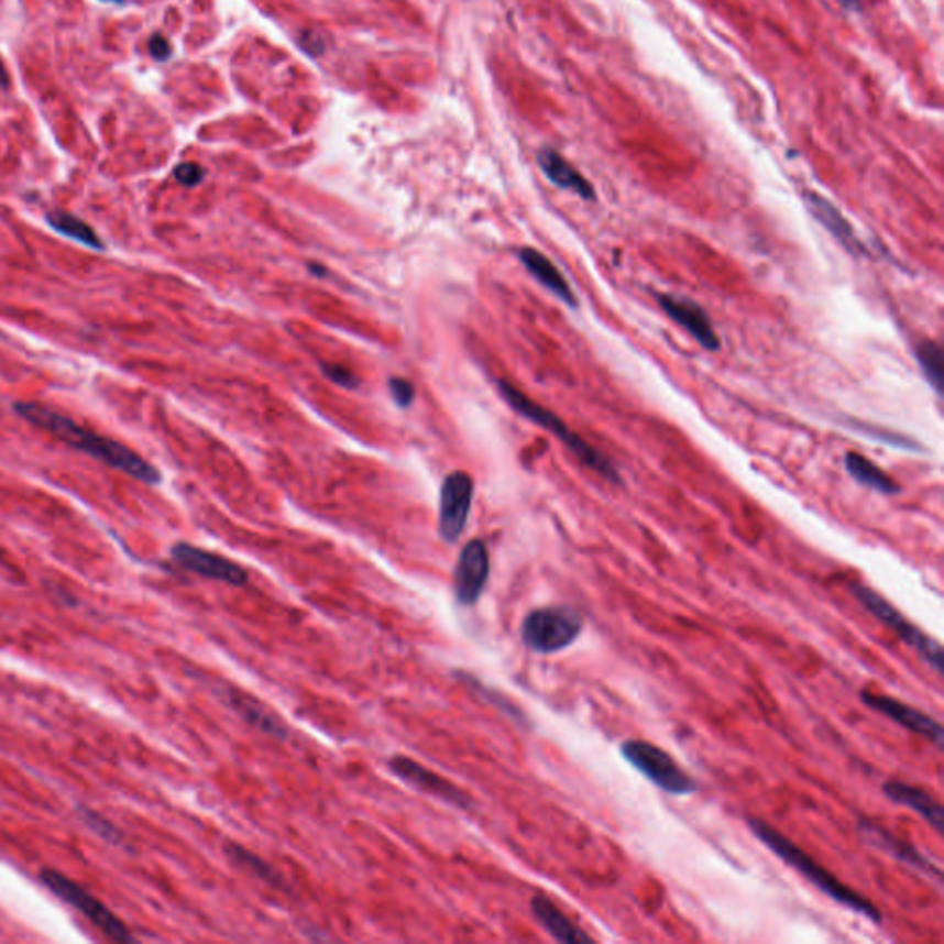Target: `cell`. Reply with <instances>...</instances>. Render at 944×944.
Instances as JSON below:
<instances>
[{
	"label": "cell",
	"mask_w": 944,
	"mask_h": 944,
	"mask_svg": "<svg viewBox=\"0 0 944 944\" xmlns=\"http://www.w3.org/2000/svg\"><path fill=\"white\" fill-rule=\"evenodd\" d=\"M747 825H749V831L771 853L777 854L786 865H790L791 869H795L799 875L804 876L808 882L812 883L815 889H820L821 893H825L826 897H831L837 904L854 911V913L864 915L865 919H869V921L876 922V924L882 922V913H880V910L870 900L847 888L842 880H837L836 876L828 872L823 865L817 864L810 854L797 847L790 837H786L773 825H769L766 821L757 820V817H749Z\"/></svg>",
	"instance_id": "7a4b0ae2"
},
{
	"label": "cell",
	"mask_w": 944,
	"mask_h": 944,
	"mask_svg": "<svg viewBox=\"0 0 944 944\" xmlns=\"http://www.w3.org/2000/svg\"><path fill=\"white\" fill-rule=\"evenodd\" d=\"M518 259L529 274L534 275L535 279L539 281L547 290L552 292L553 296L559 297L564 305H569V307L578 305L574 292L570 288L567 279L561 275L556 264L547 255H542L541 251L534 250V248H523L518 251Z\"/></svg>",
	"instance_id": "2e32d148"
},
{
	"label": "cell",
	"mask_w": 944,
	"mask_h": 944,
	"mask_svg": "<svg viewBox=\"0 0 944 944\" xmlns=\"http://www.w3.org/2000/svg\"><path fill=\"white\" fill-rule=\"evenodd\" d=\"M845 469L858 484L878 491L882 495H897L900 491V485L889 476L888 472H883L880 466L858 452H848L845 455Z\"/></svg>",
	"instance_id": "ffe728a7"
},
{
	"label": "cell",
	"mask_w": 944,
	"mask_h": 944,
	"mask_svg": "<svg viewBox=\"0 0 944 944\" xmlns=\"http://www.w3.org/2000/svg\"><path fill=\"white\" fill-rule=\"evenodd\" d=\"M389 769L397 775L398 779H403L406 784L414 786L417 790L430 793L438 797L441 801L454 804V806L466 810L472 806L471 797L466 795L465 791L460 790L458 786L452 784L450 780L439 777L430 769L425 768L421 764L414 762L411 758L393 757L389 760Z\"/></svg>",
	"instance_id": "7c38bea8"
},
{
	"label": "cell",
	"mask_w": 944,
	"mask_h": 944,
	"mask_svg": "<svg viewBox=\"0 0 944 944\" xmlns=\"http://www.w3.org/2000/svg\"><path fill=\"white\" fill-rule=\"evenodd\" d=\"M490 550L484 541L474 539L461 550L454 570V592L461 605H474L490 580Z\"/></svg>",
	"instance_id": "9c48e42d"
},
{
	"label": "cell",
	"mask_w": 944,
	"mask_h": 944,
	"mask_svg": "<svg viewBox=\"0 0 944 944\" xmlns=\"http://www.w3.org/2000/svg\"><path fill=\"white\" fill-rule=\"evenodd\" d=\"M321 370H323L325 376L329 381L334 382V384H338V386L348 387V389H356L360 386L359 376L354 375L353 371L348 370V367H343V365L323 364L321 365Z\"/></svg>",
	"instance_id": "484cf974"
},
{
	"label": "cell",
	"mask_w": 944,
	"mask_h": 944,
	"mask_svg": "<svg viewBox=\"0 0 944 944\" xmlns=\"http://www.w3.org/2000/svg\"><path fill=\"white\" fill-rule=\"evenodd\" d=\"M883 795L888 797L889 801L900 806L910 808L913 812L921 815L922 820L930 823L933 831L938 834L943 832L944 810L930 793L916 788V786L905 784V782H886L882 786Z\"/></svg>",
	"instance_id": "9a60e30c"
},
{
	"label": "cell",
	"mask_w": 944,
	"mask_h": 944,
	"mask_svg": "<svg viewBox=\"0 0 944 944\" xmlns=\"http://www.w3.org/2000/svg\"><path fill=\"white\" fill-rule=\"evenodd\" d=\"M621 753L632 768L659 790L676 797L692 795L698 791L695 780L665 749L644 739H627L622 744Z\"/></svg>",
	"instance_id": "8992f818"
},
{
	"label": "cell",
	"mask_w": 944,
	"mask_h": 944,
	"mask_svg": "<svg viewBox=\"0 0 944 944\" xmlns=\"http://www.w3.org/2000/svg\"><path fill=\"white\" fill-rule=\"evenodd\" d=\"M229 858L233 859L234 864L240 865L242 869L250 870L253 875L259 876L261 880H267V882H277V875H275V870L266 864V861H262L256 854L250 853V850H245L244 847H240V845H234L231 843L228 847Z\"/></svg>",
	"instance_id": "cb8c5ba5"
},
{
	"label": "cell",
	"mask_w": 944,
	"mask_h": 944,
	"mask_svg": "<svg viewBox=\"0 0 944 944\" xmlns=\"http://www.w3.org/2000/svg\"><path fill=\"white\" fill-rule=\"evenodd\" d=\"M103 2H125V0H103Z\"/></svg>",
	"instance_id": "1f68e13d"
},
{
	"label": "cell",
	"mask_w": 944,
	"mask_h": 944,
	"mask_svg": "<svg viewBox=\"0 0 944 944\" xmlns=\"http://www.w3.org/2000/svg\"><path fill=\"white\" fill-rule=\"evenodd\" d=\"M531 911H534L535 919L539 921V924L559 943H594V938L589 933L583 932L581 927L575 926L574 922L570 921L569 916L564 915L563 911L553 904L552 900L535 897L531 900Z\"/></svg>",
	"instance_id": "ac0fdd59"
},
{
	"label": "cell",
	"mask_w": 944,
	"mask_h": 944,
	"mask_svg": "<svg viewBox=\"0 0 944 944\" xmlns=\"http://www.w3.org/2000/svg\"><path fill=\"white\" fill-rule=\"evenodd\" d=\"M308 267H310V272H312L314 275H319V277H323V275L327 274V272H325L323 267L316 266V264H310V266H308Z\"/></svg>",
	"instance_id": "4dcf8cb0"
},
{
	"label": "cell",
	"mask_w": 944,
	"mask_h": 944,
	"mask_svg": "<svg viewBox=\"0 0 944 944\" xmlns=\"http://www.w3.org/2000/svg\"><path fill=\"white\" fill-rule=\"evenodd\" d=\"M46 222L54 231L67 237V239L76 240L80 244L89 245L92 250H103L102 240L98 239V234L92 231L91 226H87L84 220L69 215V212H51L46 217Z\"/></svg>",
	"instance_id": "7402d4cb"
},
{
	"label": "cell",
	"mask_w": 944,
	"mask_h": 944,
	"mask_svg": "<svg viewBox=\"0 0 944 944\" xmlns=\"http://www.w3.org/2000/svg\"><path fill=\"white\" fill-rule=\"evenodd\" d=\"M850 594H853L861 607L867 613L875 616L876 621L882 622L883 626H888L897 637L902 638L911 649H915L916 654L921 655L922 660L930 668L935 670L937 676H943V648L935 638L930 637L922 632L921 627L911 624L902 613H900L893 603L888 602L882 594L872 591L870 586L861 585V583H853L850 585Z\"/></svg>",
	"instance_id": "5b68a950"
},
{
	"label": "cell",
	"mask_w": 944,
	"mask_h": 944,
	"mask_svg": "<svg viewBox=\"0 0 944 944\" xmlns=\"http://www.w3.org/2000/svg\"><path fill=\"white\" fill-rule=\"evenodd\" d=\"M496 386H498V392H501L502 397L506 398L507 404L512 406L513 410L518 411L520 416L526 417V419L535 422V425H539V427L545 428L548 432H552L559 441H563L569 447L570 452L581 463H585L589 469L597 472L600 476L610 480L613 484H621V474L613 466V463L605 455L600 454L594 447L586 443L585 439H581L578 433L572 432L553 411L547 410L541 404L531 400L528 395H524L520 389L512 386L509 382L498 381L496 382Z\"/></svg>",
	"instance_id": "3957f363"
},
{
	"label": "cell",
	"mask_w": 944,
	"mask_h": 944,
	"mask_svg": "<svg viewBox=\"0 0 944 944\" xmlns=\"http://www.w3.org/2000/svg\"><path fill=\"white\" fill-rule=\"evenodd\" d=\"M839 2L848 10H859V0H839Z\"/></svg>",
	"instance_id": "f546056e"
},
{
	"label": "cell",
	"mask_w": 944,
	"mask_h": 944,
	"mask_svg": "<svg viewBox=\"0 0 944 944\" xmlns=\"http://www.w3.org/2000/svg\"><path fill=\"white\" fill-rule=\"evenodd\" d=\"M474 482L463 471L450 472L443 480L439 498V535L444 542H455L465 529L471 513Z\"/></svg>",
	"instance_id": "ba28073f"
},
{
	"label": "cell",
	"mask_w": 944,
	"mask_h": 944,
	"mask_svg": "<svg viewBox=\"0 0 944 944\" xmlns=\"http://www.w3.org/2000/svg\"><path fill=\"white\" fill-rule=\"evenodd\" d=\"M916 360L921 365L922 373L933 387V392L941 393L943 389V351L935 342H922L916 348Z\"/></svg>",
	"instance_id": "603a6c76"
},
{
	"label": "cell",
	"mask_w": 944,
	"mask_h": 944,
	"mask_svg": "<svg viewBox=\"0 0 944 944\" xmlns=\"http://www.w3.org/2000/svg\"><path fill=\"white\" fill-rule=\"evenodd\" d=\"M583 616L569 605H552L534 610L524 618L520 637L535 654L552 655L563 651L580 638Z\"/></svg>",
	"instance_id": "277c9868"
},
{
	"label": "cell",
	"mask_w": 944,
	"mask_h": 944,
	"mask_svg": "<svg viewBox=\"0 0 944 944\" xmlns=\"http://www.w3.org/2000/svg\"><path fill=\"white\" fill-rule=\"evenodd\" d=\"M204 176H206L204 168L199 165H194V163H182L174 171V177L182 185H185V187H196V185L204 182Z\"/></svg>",
	"instance_id": "4316f807"
},
{
	"label": "cell",
	"mask_w": 944,
	"mask_h": 944,
	"mask_svg": "<svg viewBox=\"0 0 944 944\" xmlns=\"http://www.w3.org/2000/svg\"><path fill=\"white\" fill-rule=\"evenodd\" d=\"M13 408L19 416L23 417L24 421L56 436L57 439H62L63 443L69 444L73 449L81 450L95 460L102 461L113 469H119L120 472L133 476L143 484H160L161 472L152 463L119 441L92 432L89 428L73 421L70 417L63 416L59 411L52 410L43 404L15 403Z\"/></svg>",
	"instance_id": "6da1fadb"
},
{
	"label": "cell",
	"mask_w": 944,
	"mask_h": 944,
	"mask_svg": "<svg viewBox=\"0 0 944 944\" xmlns=\"http://www.w3.org/2000/svg\"><path fill=\"white\" fill-rule=\"evenodd\" d=\"M657 299H659L660 308L676 323L681 325L694 338L695 342L700 343L701 348L706 349V351L720 349L716 329H714L711 318L706 316L705 310L698 303L684 299V297L670 296V294H659Z\"/></svg>",
	"instance_id": "4fadbf2b"
},
{
	"label": "cell",
	"mask_w": 944,
	"mask_h": 944,
	"mask_svg": "<svg viewBox=\"0 0 944 944\" xmlns=\"http://www.w3.org/2000/svg\"><path fill=\"white\" fill-rule=\"evenodd\" d=\"M858 828L861 836L880 848L883 853L893 854V858L900 859L902 864L910 865L911 869L921 870L924 875L932 876L937 880V883L943 882V870L938 869V865L933 864L932 859H927L924 854L919 853L915 847H911L908 843L902 842L899 837L891 836L888 831H883L882 826L870 823L867 820L858 821Z\"/></svg>",
	"instance_id": "5bb4252c"
},
{
	"label": "cell",
	"mask_w": 944,
	"mask_h": 944,
	"mask_svg": "<svg viewBox=\"0 0 944 944\" xmlns=\"http://www.w3.org/2000/svg\"><path fill=\"white\" fill-rule=\"evenodd\" d=\"M41 882L45 883L48 891L65 900L75 910L80 911L81 915L89 919L109 938L119 941V943L133 941V935H131L128 926L120 921L119 916L114 915L113 911L109 910L108 905L102 904L95 894L81 888L80 883H76L75 880L62 875L59 870H41Z\"/></svg>",
	"instance_id": "52a82bcc"
},
{
	"label": "cell",
	"mask_w": 944,
	"mask_h": 944,
	"mask_svg": "<svg viewBox=\"0 0 944 944\" xmlns=\"http://www.w3.org/2000/svg\"><path fill=\"white\" fill-rule=\"evenodd\" d=\"M387 387H389V395H392L398 408H408L414 403V398H416V387H414L410 381L403 378V376H392L387 381Z\"/></svg>",
	"instance_id": "d4e9b609"
},
{
	"label": "cell",
	"mask_w": 944,
	"mask_h": 944,
	"mask_svg": "<svg viewBox=\"0 0 944 944\" xmlns=\"http://www.w3.org/2000/svg\"><path fill=\"white\" fill-rule=\"evenodd\" d=\"M149 51L157 62H165L172 54L171 43L163 35H152V40L149 41Z\"/></svg>",
	"instance_id": "83f0119b"
},
{
	"label": "cell",
	"mask_w": 944,
	"mask_h": 944,
	"mask_svg": "<svg viewBox=\"0 0 944 944\" xmlns=\"http://www.w3.org/2000/svg\"><path fill=\"white\" fill-rule=\"evenodd\" d=\"M172 558L183 569L190 570L194 574L207 578V580L222 581V583L233 586H242L248 583V572L240 564L233 563L231 559L222 558L218 553L207 552L201 548L187 545V542H179L172 548Z\"/></svg>",
	"instance_id": "30bf717a"
},
{
	"label": "cell",
	"mask_w": 944,
	"mask_h": 944,
	"mask_svg": "<svg viewBox=\"0 0 944 944\" xmlns=\"http://www.w3.org/2000/svg\"><path fill=\"white\" fill-rule=\"evenodd\" d=\"M231 703H233L234 711L239 712L240 716L244 717L245 722L253 727L270 734V736H275V738H286L288 731H286L285 725L272 712L267 711L266 706H262L261 703H256L248 695H231Z\"/></svg>",
	"instance_id": "44dd1931"
},
{
	"label": "cell",
	"mask_w": 944,
	"mask_h": 944,
	"mask_svg": "<svg viewBox=\"0 0 944 944\" xmlns=\"http://www.w3.org/2000/svg\"><path fill=\"white\" fill-rule=\"evenodd\" d=\"M10 86V76H8L7 67H4V63L0 59V89H7Z\"/></svg>",
	"instance_id": "f1b7e54d"
},
{
	"label": "cell",
	"mask_w": 944,
	"mask_h": 944,
	"mask_svg": "<svg viewBox=\"0 0 944 944\" xmlns=\"http://www.w3.org/2000/svg\"><path fill=\"white\" fill-rule=\"evenodd\" d=\"M806 204L810 207V212L814 215L815 220L853 255L865 253V248L859 242L858 237L854 234L850 223L845 220L842 212L837 211L836 207L832 206L828 199L823 198L820 194L808 193Z\"/></svg>",
	"instance_id": "e0dca14e"
},
{
	"label": "cell",
	"mask_w": 944,
	"mask_h": 944,
	"mask_svg": "<svg viewBox=\"0 0 944 944\" xmlns=\"http://www.w3.org/2000/svg\"><path fill=\"white\" fill-rule=\"evenodd\" d=\"M861 701L872 711L889 717L891 722L899 723L900 727L908 728L911 733L919 734L922 738L933 742L938 749L944 747V731L937 720L927 716L924 712L916 711L913 706L905 705L902 701L889 698V695L861 692Z\"/></svg>",
	"instance_id": "8fae6325"
},
{
	"label": "cell",
	"mask_w": 944,
	"mask_h": 944,
	"mask_svg": "<svg viewBox=\"0 0 944 944\" xmlns=\"http://www.w3.org/2000/svg\"><path fill=\"white\" fill-rule=\"evenodd\" d=\"M539 166L545 172V176L556 185V187L564 188L570 193L578 194L583 199H594V188L591 183L586 182L585 177L581 176L580 172L575 171L574 166L570 165L569 161L564 160L563 155H559L553 150L545 149L539 152Z\"/></svg>",
	"instance_id": "d6986e66"
}]
</instances>
